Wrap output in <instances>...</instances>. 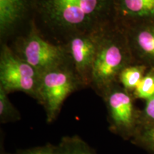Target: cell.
Wrapping results in <instances>:
<instances>
[{
	"instance_id": "8",
	"label": "cell",
	"mask_w": 154,
	"mask_h": 154,
	"mask_svg": "<svg viewBox=\"0 0 154 154\" xmlns=\"http://www.w3.org/2000/svg\"><path fill=\"white\" fill-rule=\"evenodd\" d=\"M124 30L134 63L154 68V21Z\"/></svg>"
},
{
	"instance_id": "7",
	"label": "cell",
	"mask_w": 154,
	"mask_h": 154,
	"mask_svg": "<svg viewBox=\"0 0 154 154\" xmlns=\"http://www.w3.org/2000/svg\"><path fill=\"white\" fill-rule=\"evenodd\" d=\"M106 28L98 32L72 36L64 45L84 87L90 86L94 59L102 34Z\"/></svg>"
},
{
	"instance_id": "6",
	"label": "cell",
	"mask_w": 154,
	"mask_h": 154,
	"mask_svg": "<svg viewBox=\"0 0 154 154\" xmlns=\"http://www.w3.org/2000/svg\"><path fill=\"white\" fill-rule=\"evenodd\" d=\"M101 97L109 113L111 130L124 138H134L138 131L139 111L134 107L132 93L117 83Z\"/></svg>"
},
{
	"instance_id": "2",
	"label": "cell",
	"mask_w": 154,
	"mask_h": 154,
	"mask_svg": "<svg viewBox=\"0 0 154 154\" xmlns=\"http://www.w3.org/2000/svg\"><path fill=\"white\" fill-rule=\"evenodd\" d=\"M134 63L125 30L113 23L101 36L92 66L90 86L101 96L119 83V75L124 69Z\"/></svg>"
},
{
	"instance_id": "13",
	"label": "cell",
	"mask_w": 154,
	"mask_h": 154,
	"mask_svg": "<svg viewBox=\"0 0 154 154\" xmlns=\"http://www.w3.org/2000/svg\"><path fill=\"white\" fill-rule=\"evenodd\" d=\"M135 99L147 101L154 95V68H150L133 91Z\"/></svg>"
},
{
	"instance_id": "16",
	"label": "cell",
	"mask_w": 154,
	"mask_h": 154,
	"mask_svg": "<svg viewBox=\"0 0 154 154\" xmlns=\"http://www.w3.org/2000/svg\"><path fill=\"white\" fill-rule=\"evenodd\" d=\"M145 107L139 111L138 131L154 124V95L146 101Z\"/></svg>"
},
{
	"instance_id": "14",
	"label": "cell",
	"mask_w": 154,
	"mask_h": 154,
	"mask_svg": "<svg viewBox=\"0 0 154 154\" xmlns=\"http://www.w3.org/2000/svg\"><path fill=\"white\" fill-rule=\"evenodd\" d=\"M21 119L18 111L8 98V94L0 86V121L2 123L12 122Z\"/></svg>"
},
{
	"instance_id": "17",
	"label": "cell",
	"mask_w": 154,
	"mask_h": 154,
	"mask_svg": "<svg viewBox=\"0 0 154 154\" xmlns=\"http://www.w3.org/2000/svg\"><path fill=\"white\" fill-rule=\"evenodd\" d=\"M19 154H57L55 151V146H53L48 145L44 147L41 148H36V149H30L28 151H26L24 152Z\"/></svg>"
},
{
	"instance_id": "4",
	"label": "cell",
	"mask_w": 154,
	"mask_h": 154,
	"mask_svg": "<svg viewBox=\"0 0 154 154\" xmlns=\"http://www.w3.org/2000/svg\"><path fill=\"white\" fill-rule=\"evenodd\" d=\"M12 49L40 74L71 61L66 47L46 39L32 20L28 32L16 38Z\"/></svg>"
},
{
	"instance_id": "12",
	"label": "cell",
	"mask_w": 154,
	"mask_h": 154,
	"mask_svg": "<svg viewBox=\"0 0 154 154\" xmlns=\"http://www.w3.org/2000/svg\"><path fill=\"white\" fill-rule=\"evenodd\" d=\"M57 154H96L84 140L77 136H65L55 146Z\"/></svg>"
},
{
	"instance_id": "11",
	"label": "cell",
	"mask_w": 154,
	"mask_h": 154,
	"mask_svg": "<svg viewBox=\"0 0 154 154\" xmlns=\"http://www.w3.org/2000/svg\"><path fill=\"white\" fill-rule=\"evenodd\" d=\"M149 69V67L143 64H131L121 72L119 77V84L127 91L133 93Z\"/></svg>"
},
{
	"instance_id": "10",
	"label": "cell",
	"mask_w": 154,
	"mask_h": 154,
	"mask_svg": "<svg viewBox=\"0 0 154 154\" xmlns=\"http://www.w3.org/2000/svg\"><path fill=\"white\" fill-rule=\"evenodd\" d=\"M31 0H0V34L9 36L30 16Z\"/></svg>"
},
{
	"instance_id": "3",
	"label": "cell",
	"mask_w": 154,
	"mask_h": 154,
	"mask_svg": "<svg viewBox=\"0 0 154 154\" xmlns=\"http://www.w3.org/2000/svg\"><path fill=\"white\" fill-rule=\"evenodd\" d=\"M82 87L71 61L40 74L35 99L45 109L47 123L57 119L66 98Z\"/></svg>"
},
{
	"instance_id": "9",
	"label": "cell",
	"mask_w": 154,
	"mask_h": 154,
	"mask_svg": "<svg viewBox=\"0 0 154 154\" xmlns=\"http://www.w3.org/2000/svg\"><path fill=\"white\" fill-rule=\"evenodd\" d=\"M114 21L121 28L154 21V0H114Z\"/></svg>"
},
{
	"instance_id": "1",
	"label": "cell",
	"mask_w": 154,
	"mask_h": 154,
	"mask_svg": "<svg viewBox=\"0 0 154 154\" xmlns=\"http://www.w3.org/2000/svg\"><path fill=\"white\" fill-rule=\"evenodd\" d=\"M30 16L46 39L65 45L115 23L114 0H31Z\"/></svg>"
},
{
	"instance_id": "15",
	"label": "cell",
	"mask_w": 154,
	"mask_h": 154,
	"mask_svg": "<svg viewBox=\"0 0 154 154\" xmlns=\"http://www.w3.org/2000/svg\"><path fill=\"white\" fill-rule=\"evenodd\" d=\"M134 138L136 143L154 153V124L140 129Z\"/></svg>"
},
{
	"instance_id": "5",
	"label": "cell",
	"mask_w": 154,
	"mask_h": 154,
	"mask_svg": "<svg viewBox=\"0 0 154 154\" xmlns=\"http://www.w3.org/2000/svg\"><path fill=\"white\" fill-rule=\"evenodd\" d=\"M40 74L29 63L3 44L0 51V86L7 94L24 92L35 99Z\"/></svg>"
}]
</instances>
